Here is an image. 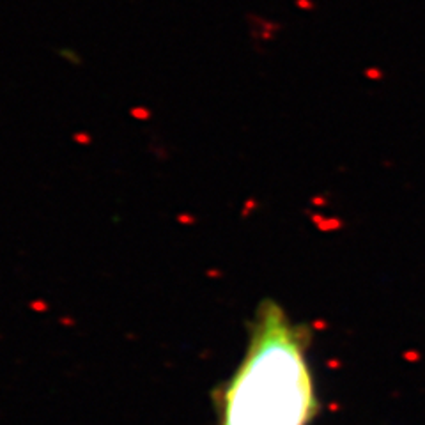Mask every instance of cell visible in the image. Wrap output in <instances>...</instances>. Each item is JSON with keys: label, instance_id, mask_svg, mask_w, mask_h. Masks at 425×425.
Masks as SVG:
<instances>
[{"label": "cell", "instance_id": "1", "mask_svg": "<svg viewBox=\"0 0 425 425\" xmlns=\"http://www.w3.org/2000/svg\"><path fill=\"white\" fill-rule=\"evenodd\" d=\"M308 326L264 300L239 365L216 393L218 425H312L319 413Z\"/></svg>", "mask_w": 425, "mask_h": 425}]
</instances>
